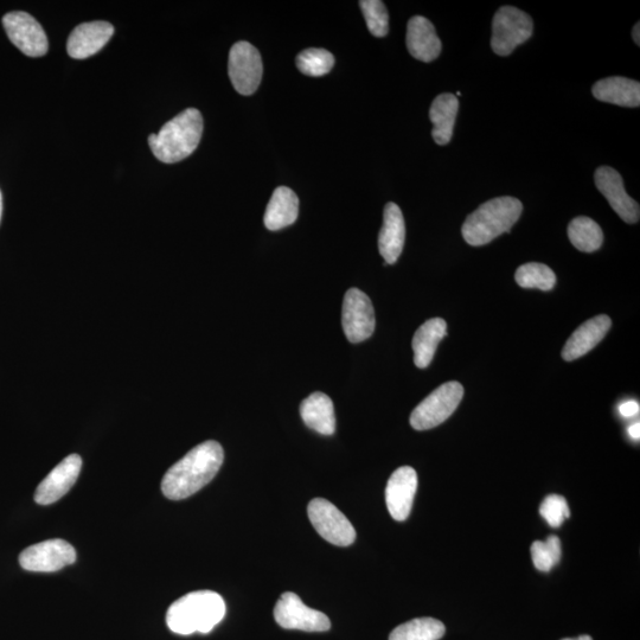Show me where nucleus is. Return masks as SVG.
Instances as JSON below:
<instances>
[{
	"instance_id": "nucleus-1",
	"label": "nucleus",
	"mask_w": 640,
	"mask_h": 640,
	"mask_svg": "<svg viewBox=\"0 0 640 640\" xmlns=\"http://www.w3.org/2000/svg\"><path fill=\"white\" fill-rule=\"evenodd\" d=\"M223 460V448L217 441H206L192 448L165 473L162 480L164 496L171 501H181L195 495L215 478Z\"/></svg>"
},
{
	"instance_id": "nucleus-2",
	"label": "nucleus",
	"mask_w": 640,
	"mask_h": 640,
	"mask_svg": "<svg viewBox=\"0 0 640 640\" xmlns=\"http://www.w3.org/2000/svg\"><path fill=\"white\" fill-rule=\"evenodd\" d=\"M226 603L219 593L197 591L184 595L169 607L166 624L177 635L209 633L226 616Z\"/></svg>"
},
{
	"instance_id": "nucleus-3",
	"label": "nucleus",
	"mask_w": 640,
	"mask_h": 640,
	"mask_svg": "<svg viewBox=\"0 0 640 640\" xmlns=\"http://www.w3.org/2000/svg\"><path fill=\"white\" fill-rule=\"evenodd\" d=\"M203 118L195 108L179 113L157 134H151L149 145L160 162L174 164L188 158L201 142Z\"/></svg>"
},
{
	"instance_id": "nucleus-4",
	"label": "nucleus",
	"mask_w": 640,
	"mask_h": 640,
	"mask_svg": "<svg viewBox=\"0 0 640 640\" xmlns=\"http://www.w3.org/2000/svg\"><path fill=\"white\" fill-rule=\"evenodd\" d=\"M522 211V202L510 196L485 202L467 217L462 229L463 238L470 246L488 245L498 236L509 233L520 220Z\"/></svg>"
},
{
	"instance_id": "nucleus-5",
	"label": "nucleus",
	"mask_w": 640,
	"mask_h": 640,
	"mask_svg": "<svg viewBox=\"0 0 640 640\" xmlns=\"http://www.w3.org/2000/svg\"><path fill=\"white\" fill-rule=\"evenodd\" d=\"M533 19L514 6H503L492 21L491 48L499 56H509L533 36Z\"/></svg>"
},
{
	"instance_id": "nucleus-6",
	"label": "nucleus",
	"mask_w": 640,
	"mask_h": 640,
	"mask_svg": "<svg viewBox=\"0 0 640 640\" xmlns=\"http://www.w3.org/2000/svg\"><path fill=\"white\" fill-rule=\"evenodd\" d=\"M463 396L464 388L459 382L443 384L414 409L411 415L412 427L416 431H427L443 424L456 412Z\"/></svg>"
},
{
	"instance_id": "nucleus-7",
	"label": "nucleus",
	"mask_w": 640,
	"mask_h": 640,
	"mask_svg": "<svg viewBox=\"0 0 640 640\" xmlns=\"http://www.w3.org/2000/svg\"><path fill=\"white\" fill-rule=\"evenodd\" d=\"M312 526L325 541L338 547H348L356 540V530L351 522L329 501L316 498L307 508Z\"/></svg>"
},
{
	"instance_id": "nucleus-8",
	"label": "nucleus",
	"mask_w": 640,
	"mask_h": 640,
	"mask_svg": "<svg viewBox=\"0 0 640 640\" xmlns=\"http://www.w3.org/2000/svg\"><path fill=\"white\" fill-rule=\"evenodd\" d=\"M229 78L235 91L242 95H252L260 86L264 64L259 50L251 43H235L229 53Z\"/></svg>"
},
{
	"instance_id": "nucleus-9",
	"label": "nucleus",
	"mask_w": 640,
	"mask_h": 640,
	"mask_svg": "<svg viewBox=\"0 0 640 640\" xmlns=\"http://www.w3.org/2000/svg\"><path fill=\"white\" fill-rule=\"evenodd\" d=\"M274 618L283 629L306 632H325L331 629L326 614L306 606L296 593L281 595L274 608Z\"/></svg>"
},
{
	"instance_id": "nucleus-10",
	"label": "nucleus",
	"mask_w": 640,
	"mask_h": 640,
	"mask_svg": "<svg viewBox=\"0 0 640 640\" xmlns=\"http://www.w3.org/2000/svg\"><path fill=\"white\" fill-rule=\"evenodd\" d=\"M342 325L344 334L351 343L367 341L374 334L376 318L373 303L358 288H350L345 293Z\"/></svg>"
},
{
	"instance_id": "nucleus-11",
	"label": "nucleus",
	"mask_w": 640,
	"mask_h": 640,
	"mask_svg": "<svg viewBox=\"0 0 640 640\" xmlns=\"http://www.w3.org/2000/svg\"><path fill=\"white\" fill-rule=\"evenodd\" d=\"M76 552L72 544L61 539L47 540L24 549L19 555V565L25 571L51 573L73 565Z\"/></svg>"
},
{
	"instance_id": "nucleus-12",
	"label": "nucleus",
	"mask_w": 640,
	"mask_h": 640,
	"mask_svg": "<svg viewBox=\"0 0 640 640\" xmlns=\"http://www.w3.org/2000/svg\"><path fill=\"white\" fill-rule=\"evenodd\" d=\"M4 29L10 41L30 57H41L48 53L49 43L41 24L27 12H10L3 18Z\"/></svg>"
},
{
	"instance_id": "nucleus-13",
	"label": "nucleus",
	"mask_w": 640,
	"mask_h": 640,
	"mask_svg": "<svg viewBox=\"0 0 640 640\" xmlns=\"http://www.w3.org/2000/svg\"><path fill=\"white\" fill-rule=\"evenodd\" d=\"M595 187L611 204V207L626 223H637L640 219L639 204L627 195L619 172L610 166H601L594 175Z\"/></svg>"
},
{
	"instance_id": "nucleus-14",
	"label": "nucleus",
	"mask_w": 640,
	"mask_h": 640,
	"mask_svg": "<svg viewBox=\"0 0 640 640\" xmlns=\"http://www.w3.org/2000/svg\"><path fill=\"white\" fill-rule=\"evenodd\" d=\"M82 459L79 454H70L44 478L35 494V502L40 505L53 504L73 488L80 476Z\"/></svg>"
},
{
	"instance_id": "nucleus-15",
	"label": "nucleus",
	"mask_w": 640,
	"mask_h": 640,
	"mask_svg": "<svg viewBox=\"0 0 640 640\" xmlns=\"http://www.w3.org/2000/svg\"><path fill=\"white\" fill-rule=\"evenodd\" d=\"M418 490V475L411 466H402L389 478L386 489V502L390 516L395 521H406L413 508Z\"/></svg>"
},
{
	"instance_id": "nucleus-16",
	"label": "nucleus",
	"mask_w": 640,
	"mask_h": 640,
	"mask_svg": "<svg viewBox=\"0 0 640 640\" xmlns=\"http://www.w3.org/2000/svg\"><path fill=\"white\" fill-rule=\"evenodd\" d=\"M114 34V27L108 22L83 23L70 34L67 50L75 60H85L99 53Z\"/></svg>"
},
{
	"instance_id": "nucleus-17",
	"label": "nucleus",
	"mask_w": 640,
	"mask_h": 640,
	"mask_svg": "<svg viewBox=\"0 0 640 640\" xmlns=\"http://www.w3.org/2000/svg\"><path fill=\"white\" fill-rule=\"evenodd\" d=\"M406 223L398 204L388 203L384 207L383 226L379 235L380 254L387 265L399 260L405 247Z\"/></svg>"
},
{
	"instance_id": "nucleus-18",
	"label": "nucleus",
	"mask_w": 640,
	"mask_h": 640,
	"mask_svg": "<svg viewBox=\"0 0 640 640\" xmlns=\"http://www.w3.org/2000/svg\"><path fill=\"white\" fill-rule=\"evenodd\" d=\"M406 42L414 59L426 63L437 60L443 49L434 25L422 16H415L408 22Z\"/></svg>"
},
{
	"instance_id": "nucleus-19",
	"label": "nucleus",
	"mask_w": 640,
	"mask_h": 640,
	"mask_svg": "<svg viewBox=\"0 0 640 640\" xmlns=\"http://www.w3.org/2000/svg\"><path fill=\"white\" fill-rule=\"evenodd\" d=\"M611 325V318L605 315L587 320L569 337L565 348L562 350L563 360L567 362L578 360V358L597 347L603 341L608 330L611 329Z\"/></svg>"
},
{
	"instance_id": "nucleus-20",
	"label": "nucleus",
	"mask_w": 640,
	"mask_h": 640,
	"mask_svg": "<svg viewBox=\"0 0 640 640\" xmlns=\"http://www.w3.org/2000/svg\"><path fill=\"white\" fill-rule=\"evenodd\" d=\"M300 415L305 425L323 435H332L336 431L334 402L324 393H313L300 405Z\"/></svg>"
},
{
	"instance_id": "nucleus-21",
	"label": "nucleus",
	"mask_w": 640,
	"mask_h": 640,
	"mask_svg": "<svg viewBox=\"0 0 640 640\" xmlns=\"http://www.w3.org/2000/svg\"><path fill=\"white\" fill-rule=\"evenodd\" d=\"M594 98L622 107H639L640 83L626 78H607L595 83L592 89Z\"/></svg>"
},
{
	"instance_id": "nucleus-22",
	"label": "nucleus",
	"mask_w": 640,
	"mask_h": 640,
	"mask_svg": "<svg viewBox=\"0 0 640 640\" xmlns=\"http://www.w3.org/2000/svg\"><path fill=\"white\" fill-rule=\"evenodd\" d=\"M299 215V200L296 192L290 188L275 189L266 208L264 223L268 230H277L291 226Z\"/></svg>"
},
{
	"instance_id": "nucleus-23",
	"label": "nucleus",
	"mask_w": 640,
	"mask_h": 640,
	"mask_svg": "<svg viewBox=\"0 0 640 640\" xmlns=\"http://www.w3.org/2000/svg\"><path fill=\"white\" fill-rule=\"evenodd\" d=\"M447 335V324L444 319L432 318L422 324L413 338L414 363L425 369L433 361L438 345Z\"/></svg>"
},
{
	"instance_id": "nucleus-24",
	"label": "nucleus",
	"mask_w": 640,
	"mask_h": 640,
	"mask_svg": "<svg viewBox=\"0 0 640 640\" xmlns=\"http://www.w3.org/2000/svg\"><path fill=\"white\" fill-rule=\"evenodd\" d=\"M459 101L456 95L446 93L434 99L430 110L433 124L432 137L440 146L451 142L458 114Z\"/></svg>"
},
{
	"instance_id": "nucleus-25",
	"label": "nucleus",
	"mask_w": 640,
	"mask_h": 640,
	"mask_svg": "<svg viewBox=\"0 0 640 640\" xmlns=\"http://www.w3.org/2000/svg\"><path fill=\"white\" fill-rule=\"evenodd\" d=\"M568 238L581 252L593 253L603 245L604 233L590 217H576L568 226Z\"/></svg>"
},
{
	"instance_id": "nucleus-26",
	"label": "nucleus",
	"mask_w": 640,
	"mask_h": 640,
	"mask_svg": "<svg viewBox=\"0 0 640 640\" xmlns=\"http://www.w3.org/2000/svg\"><path fill=\"white\" fill-rule=\"evenodd\" d=\"M445 632V625L439 620L418 618L396 627L390 633L389 640H439Z\"/></svg>"
},
{
	"instance_id": "nucleus-27",
	"label": "nucleus",
	"mask_w": 640,
	"mask_h": 640,
	"mask_svg": "<svg viewBox=\"0 0 640 640\" xmlns=\"http://www.w3.org/2000/svg\"><path fill=\"white\" fill-rule=\"evenodd\" d=\"M516 283L523 288H537L541 291L553 290L556 275L547 265L529 262L516 271Z\"/></svg>"
},
{
	"instance_id": "nucleus-28",
	"label": "nucleus",
	"mask_w": 640,
	"mask_h": 640,
	"mask_svg": "<svg viewBox=\"0 0 640 640\" xmlns=\"http://www.w3.org/2000/svg\"><path fill=\"white\" fill-rule=\"evenodd\" d=\"M334 66V55L325 49H306L297 56V67L300 72L313 78L330 73Z\"/></svg>"
},
{
	"instance_id": "nucleus-29",
	"label": "nucleus",
	"mask_w": 640,
	"mask_h": 640,
	"mask_svg": "<svg viewBox=\"0 0 640 640\" xmlns=\"http://www.w3.org/2000/svg\"><path fill=\"white\" fill-rule=\"evenodd\" d=\"M530 552L536 569L550 572L561 560V541L558 536H549L546 541H535Z\"/></svg>"
},
{
	"instance_id": "nucleus-30",
	"label": "nucleus",
	"mask_w": 640,
	"mask_h": 640,
	"mask_svg": "<svg viewBox=\"0 0 640 640\" xmlns=\"http://www.w3.org/2000/svg\"><path fill=\"white\" fill-rule=\"evenodd\" d=\"M360 6L371 35L384 37L389 31V15L381 0H362Z\"/></svg>"
},
{
	"instance_id": "nucleus-31",
	"label": "nucleus",
	"mask_w": 640,
	"mask_h": 640,
	"mask_svg": "<svg viewBox=\"0 0 640 640\" xmlns=\"http://www.w3.org/2000/svg\"><path fill=\"white\" fill-rule=\"evenodd\" d=\"M540 514L553 528H560L563 522L571 517L566 499L559 495H550L544 499Z\"/></svg>"
},
{
	"instance_id": "nucleus-32",
	"label": "nucleus",
	"mask_w": 640,
	"mask_h": 640,
	"mask_svg": "<svg viewBox=\"0 0 640 640\" xmlns=\"http://www.w3.org/2000/svg\"><path fill=\"white\" fill-rule=\"evenodd\" d=\"M639 403L636 401H626L619 406V413L624 416V418H633L639 414Z\"/></svg>"
},
{
	"instance_id": "nucleus-33",
	"label": "nucleus",
	"mask_w": 640,
	"mask_h": 640,
	"mask_svg": "<svg viewBox=\"0 0 640 640\" xmlns=\"http://www.w3.org/2000/svg\"><path fill=\"white\" fill-rule=\"evenodd\" d=\"M629 434L632 439L639 440L640 438V425L639 422L637 424H633L629 427Z\"/></svg>"
},
{
	"instance_id": "nucleus-34",
	"label": "nucleus",
	"mask_w": 640,
	"mask_h": 640,
	"mask_svg": "<svg viewBox=\"0 0 640 640\" xmlns=\"http://www.w3.org/2000/svg\"><path fill=\"white\" fill-rule=\"evenodd\" d=\"M639 29H640V25H639V23H637L635 25V28H633V31H632L633 41H635V43L637 44L638 47L640 46V35H639L640 34V30Z\"/></svg>"
},
{
	"instance_id": "nucleus-35",
	"label": "nucleus",
	"mask_w": 640,
	"mask_h": 640,
	"mask_svg": "<svg viewBox=\"0 0 640 640\" xmlns=\"http://www.w3.org/2000/svg\"><path fill=\"white\" fill-rule=\"evenodd\" d=\"M562 640H593L590 636H580L578 638H566Z\"/></svg>"
},
{
	"instance_id": "nucleus-36",
	"label": "nucleus",
	"mask_w": 640,
	"mask_h": 640,
	"mask_svg": "<svg viewBox=\"0 0 640 640\" xmlns=\"http://www.w3.org/2000/svg\"><path fill=\"white\" fill-rule=\"evenodd\" d=\"M2 215H3V196H2V191H0V221H2Z\"/></svg>"
},
{
	"instance_id": "nucleus-37",
	"label": "nucleus",
	"mask_w": 640,
	"mask_h": 640,
	"mask_svg": "<svg viewBox=\"0 0 640 640\" xmlns=\"http://www.w3.org/2000/svg\"><path fill=\"white\" fill-rule=\"evenodd\" d=\"M459 96H462V93L457 92V98H459Z\"/></svg>"
}]
</instances>
